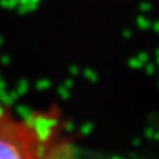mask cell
<instances>
[{
  "label": "cell",
  "instance_id": "obj_1",
  "mask_svg": "<svg viewBox=\"0 0 159 159\" xmlns=\"http://www.w3.org/2000/svg\"><path fill=\"white\" fill-rule=\"evenodd\" d=\"M0 159H78V151L57 106L19 114L0 99Z\"/></svg>",
  "mask_w": 159,
  "mask_h": 159
}]
</instances>
